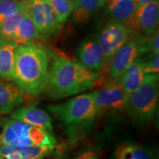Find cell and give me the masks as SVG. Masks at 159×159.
<instances>
[{"instance_id":"13","label":"cell","mask_w":159,"mask_h":159,"mask_svg":"<svg viewBox=\"0 0 159 159\" xmlns=\"http://www.w3.org/2000/svg\"><path fill=\"white\" fill-rule=\"evenodd\" d=\"M11 117V119L22 121L49 132L52 133L53 131L52 122L48 113L36 107H22L13 111Z\"/></svg>"},{"instance_id":"18","label":"cell","mask_w":159,"mask_h":159,"mask_svg":"<svg viewBox=\"0 0 159 159\" xmlns=\"http://www.w3.org/2000/svg\"><path fill=\"white\" fill-rule=\"evenodd\" d=\"M41 39L33 23L29 10L24 13L16 30L13 42L17 45H27Z\"/></svg>"},{"instance_id":"23","label":"cell","mask_w":159,"mask_h":159,"mask_svg":"<svg viewBox=\"0 0 159 159\" xmlns=\"http://www.w3.org/2000/svg\"><path fill=\"white\" fill-rule=\"evenodd\" d=\"M55 15L61 24H64L70 16L74 7L73 0H49Z\"/></svg>"},{"instance_id":"1","label":"cell","mask_w":159,"mask_h":159,"mask_svg":"<svg viewBox=\"0 0 159 159\" xmlns=\"http://www.w3.org/2000/svg\"><path fill=\"white\" fill-rule=\"evenodd\" d=\"M100 76L80 62L63 55H52L46 91L55 100L75 96L93 89Z\"/></svg>"},{"instance_id":"19","label":"cell","mask_w":159,"mask_h":159,"mask_svg":"<svg viewBox=\"0 0 159 159\" xmlns=\"http://www.w3.org/2000/svg\"><path fill=\"white\" fill-rule=\"evenodd\" d=\"M16 43L0 39V79L12 80Z\"/></svg>"},{"instance_id":"2","label":"cell","mask_w":159,"mask_h":159,"mask_svg":"<svg viewBox=\"0 0 159 159\" xmlns=\"http://www.w3.org/2000/svg\"><path fill=\"white\" fill-rule=\"evenodd\" d=\"M51 56L38 43L18 46L12 81L28 94L39 97L47 88Z\"/></svg>"},{"instance_id":"6","label":"cell","mask_w":159,"mask_h":159,"mask_svg":"<svg viewBox=\"0 0 159 159\" xmlns=\"http://www.w3.org/2000/svg\"><path fill=\"white\" fill-rule=\"evenodd\" d=\"M135 33L130 25L116 21H110L103 27L98 39L104 55L105 69L108 68L116 52L134 38Z\"/></svg>"},{"instance_id":"10","label":"cell","mask_w":159,"mask_h":159,"mask_svg":"<svg viewBox=\"0 0 159 159\" xmlns=\"http://www.w3.org/2000/svg\"><path fill=\"white\" fill-rule=\"evenodd\" d=\"M159 1L152 0L138 7L129 22L135 31H140L147 36L153 35L158 30Z\"/></svg>"},{"instance_id":"5","label":"cell","mask_w":159,"mask_h":159,"mask_svg":"<svg viewBox=\"0 0 159 159\" xmlns=\"http://www.w3.org/2000/svg\"><path fill=\"white\" fill-rule=\"evenodd\" d=\"M57 140L52 132L16 119L5 120L0 133V146H52L55 148Z\"/></svg>"},{"instance_id":"22","label":"cell","mask_w":159,"mask_h":159,"mask_svg":"<svg viewBox=\"0 0 159 159\" xmlns=\"http://www.w3.org/2000/svg\"><path fill=\"white\" fill-rule=\"evenodd\" d=\"M26 11H21L16 14L7 18L0 25V39L13 42L16 30L19 25V21Z\"/></svg>"},{"instance_id":"14","label":"cell","mask_w":159,"mask_h":159,"mask_svg":"<svg viewBox=\"0 0 159 159\" xmlns=\"http://www.w3.org/2000/svg\"><path fill=\"white\" fill-rule=\"evenodd\" d=\"M109 159H158V155L146 145L125 142L117 145Z\"/></svg>"},{"instance_id":"25","label":"cell","mask_w":159,"mask_h":159,"mask_svg":"<svg viewBox=\"0 0 159 159\" xmlns=\"http://www.w3.org/2000/svg\"><path fill=\"white\" fill-rule=\"evenodd\" d=\"M75 159H99L96 152L92 150H87L77 156Z\"/></svg>"},{"instance_id":"17","label":"cell","mask_w":159,"mask_h":159,"mask_svg":"<svg viewBox=\"0 0 159 159\" xmlns=\"http://www.w3.org/2000/svg\"><path fill=\"white\" fill-rule=\"evenodd\" d=\"M136 10V0H109L106 5V13L111 21L128 25Z\"/></svg>"},{"instance_id":"4","label":"cell","mask_w":159,"mask_h":159,"mask_svg":"<svg viewBox=\"0 0 159 159\" xmlns=\"http://www.w3.org/2000/svg\"><path fill=\"white\" fill-rule=\"evenodd\" d=\"M158 74H146L142 85L128 96L125 109L140 125L151 122L157 110L159 93Z\"/></svg>"},{"instance_id":"24","label":"cell","mask_w":159,"mask_h":159,"mask_svg":"<svg viewBox=\"0 0 159 159\" xmlns=\"http://www.w3.org/2000/svg\"><path fill=\"white\" fill-rule=\"evenodd\" d=\"M145 74H158L159 54H142Z\"/></svg>"},{"instance_id":"15","label":"cell","mask_w":159,"mask_h":159,"mask_svg":"<svg viewBox=\"0 0 159 159\" xmlns=\"http://www.w3.org/2000/svg\"><path fill=\"white\" fill-rule=\"evenodd\" d=\"M23 100V91L16 83L0 79V114L12 112Z\"/></svg>"},{"instance_id":"3","label":"cell","mask_w":159,"mask_h":159,"mask_svg":"<svg viewBox=\"0 0 159 159\" xmlns=\"http://www.w3.org/2000/svg\"><path fill=\"white\" fill-rule=\"evenodd\" d=\"M47 109L71 135L90 129L99 115L94 91L79 94L64 102L49 105Z\"/></svg>"},{"instance_id":"11","label":"cell","mask_w":159,"mask_h":159,"mask_svg":"<svg viewBox=\"0 0 159 159\" xmlns=\"http://www.w3.org/2000/svg\"><path fill=\"white\" fill-rule=\"evenodd\" d=\"M79 62L87 69L94 71L105 69L104 55L99 43L98 35L83 39L77 49Z\"/></svg>"},{"instance_id":"20","label":"cell","mask_w":159,"mask_h":159,"mask_svg":"<svg viewBox=\"0 0 159 159\" xmlns=\"http://www.w3.org/2000/svg\"><path fill=\"white\" fill-rule=\"evenodd\" d=\"M73 20L77 23H84L104 7L105 0H73Z\"/></svg>"},{"instance_id":"27","label":"cell","mask_w":159,"mask_h":159,"mask_svg":"<svg viewBox=\"0 0 159 159\" xmlns=\"http://www.w3.org/2000/svg\"><path fill=\"white\" fill-rule=\"evenodd\" d=\"M105 1H106V0H105Z\"/></svg>"},{"instance_id":"9","label":"cell","mask_w":159,"mask_h":159,"mask_svg":"<svg viewBox=\"0 0 159 159\" xmlns=\"http://www.w3.org/2000/svg\"><path fill=\"white\" fill-rule=\"evenodd\" d=\"M98 114L118 112L125 109L128 95L119 80H110L99 90L94 91Z\"/></svg>"},{"instance_id":"8","label":"cell","mask_w":159,"mask_h":159,"mask_svg":"<svg viewBox=\"0 0 159 159\" xmlns=\"http://www.w3.org/2000/svg\"><path fill=\"white\" fill-rule=\"evenodd\" d=\"M147 35L136 36L121 47L111 60L108 68L110 80H119L126 69L139 55L145 54Z\"/></svg>"},{"instance_id":"16","label":"cell","mask_w":159,"mask_h":159,"mask_svg":"<svg viewBox=\"0 0 159 159\" xmlns=\"http://www.w3.org/2000/svg\"><path fill=\"white\" fill-rule=\"evenodd\" d=\"M145 75L142 55H139L119 79L121 84L128 96L142 85Z\"/></svg>"},{"instance_id":"26","label":"cell","mask_w":159,"mask_h":159,"mask_svg":"<svg viewBox=\"0 0 159 159\" xmlns=\"http://www.w3.org/2000/svg\"><path fill=\"white\" fill-rule=\"evenodd\" d=\"M152 1V0H136V9L143 5L150 2Z\"/></svg>"},{"instance_id":"7","label":"cell","mask_w":159,"mask_h":159,"mask_svg":"<svg viewBox=\"0 0 159 159\" xmlns=\"http://www.w3.org/2000/svg\"><path fill=\"white\" fill-rule=\"evenodd\" d=\"M29 12L40 38L43 40L54 37L62 30L49 0H27Z\"/></svg>"},{"instance_id":"12","label":"cell","mask_w":159,"mask_h":159,"mask_svg":"<svg viewBox=\"0 0 159 159\" xmlns=\"http://www.w3.org/2000/svg\"><path fill=\"white\" fill-rule=\"evenodd\" d=\"M55 148L52 146H0V159H44Z\"/></svg>"},{"instance_id":"21","label":"cell","mask_w":159,"mask_h":159,"mask_svg":"<svg viewBox=\"0 0 159 159\" xmlns=\"http://www.w3.org/2000/svg\"><path fill=\"white\" fill-rule=\"evenodd\" d=\"M28 10L27 0H0V25L7 18Z\"/></svg>"}]
</instances>
